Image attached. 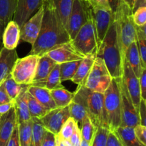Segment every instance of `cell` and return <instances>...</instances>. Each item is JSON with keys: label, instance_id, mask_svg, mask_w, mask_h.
I'll list each match as a JSON object with an SVG mask.
<instances>
[{"label": "cell", "instance_id": "cell-49", "mask_svg": "<svg viewBox=\"0 0 146 146\" xmlns=\"http://www.w3.org/2000/svg\"><path fill=\"white\" fill-rule=\"evenodd\" d=\"M11 101H12V100L9 97L8 94H7V92L4 89V83L2 82L1 84H0V104Z\"/></svg>", "mask_w": 146, "mask_h": 146}, {"label": "cell", "instance_id": "cell-35", "mask_svg": "<svg viewBox=\"0 0 146 146\" xmlns=\"http://www.w3.org/2000/svg\"><path fill=\"white\" fill-rule=\"evenodd\" d=\"M32 121V136L30 146H41L45 128L38 118H31Z\"/></svg>", "mask_w": 146, "mask_h": 146}, {"label": "cell", "instance_id": "cell-14", "mask_svg": "<svg viewBox=\"0 0 146 146\" xmlns=\"http://www.w3.org/2000/svg\"><path fill=\"white\" fill-rule=\"evenodd\" d=\"M45 55L48 56L58 64L68 62L82 60L84 57V55L76 50L71 41L56 46L46 53Z\"/></svg>", "mask_w": 146, "mask_h": 146}, {"label": "cell", "instance_id": "cell-57", "mask_svg": "<svg viewBox=\"0 0 146 146\" xmlns=\"http://www.w3.org/2000/svg\"><path fill=\"white\" fill-rule=\"evenodd\" d=\"M0 117H1V115H0Z\"/></svg>", "mask_w": 146, "mask_h": 146}, {"label": "cell", "instance_id": "cell-43", "mask_svg": "<svg viewBox=\"0 0 146 146\" xmlns=\"http://www.w3.org/2000/svg\"><path fill=\"white\" fill-rule=\"evenodd\" d=\"M134 132L140 142L146 146V126L138 125L134 127Z\"/></svg>", "mask_w": 146, "mask_h": 146}, {"label": "cell", "instance_id": "cell-27", "mask_svg": "<svg viewBox=\"0 0 146 146\" xmlns=\"http://www.w3.org/2000/svg\"><path fill=\"white\" fill-rule=\"evenodd\" d=\"M56 64V63L55 62L53 61L51 58L45 54L39 57L35 76H34L32 83L41 81L46 79V77L49 74Z\"/></svg>", "mask_w": 146, "mask_h": 146}, {"label": "cell", "instance_id": "cell-7", "mask_svg": "<svg viewBox=\"0 0 146 146\" xmlns=\"http://www.w3.org/2000/svg\"><path fill=\"white\" fill-rule=\"evenodd\" d=\"M112 79L102 59L96 57L83 85L92 92L104 93L111 84Z\"/></svg>", "mask_w": 146, "mask_h": 146}, {"label": "cell", "instance_id": "cell-58", "mask_svg": "<svg viewBox=\"0 0 146 146\" xmlns=\"http://www.w3.org/2000/svg\"></svg>", "mask_w": 146, "mask_h": 146}, {"label": "cell", "instance_id": "cell-8", "mask_svg": "<svg viewBox=\"0 0 146 146\" xmlns=\"http://www.w3.org/2000/svg\"><path fill=\"white\" fill-rule=\"evenodd\" d=\"M38 60L39 56L35 54L17 59L11 72L14 81L20 84L30 85L34 80Z\"/></svg>", "mask_w": 146, "mask_h": 146}, {"label": "cell", "instance_id": "cell-44", "mask_svg": "<svg viewBox=\"0 0 146 146\" xmlns=\"http://www.w3.org/2000/svg\"><path fill=\"white\" fill-rule=\"evenodd\" d=\"M82 138H81V131L78 125H77L75 127L74 133L71 136L69 139V142L71 143V146H80L81 145V142Z\"/></svg>", "mask_w": 146, "mask_h": 146}, {"label": "cell", "instance_id": "cell-47", "mask_svg": "<svg viewBox=\"0 0 146 146\" xmlns=\"http://www.w3.org/2000/svg\"><path fill=\"white\" fill-rule=\"evenodd\" d=\"M106 146H123L118 136L116 135L114 131L110 130L108 133V140H107Z\"/></svg>", "mask_w": 146, "mask_h": 146}, {"label": "cell", "instance_id": "cell-6", "mask_svg": "<svg viewBox=\"0 0 146 146\" xmlns=\"http://www.w3.org/2000/svg\"><path fill=\"white\" fill-rule=\"evenodd\" d=\"M71 42L76 50L84 57L97 52L98 47L91 8L88 20L78 30L76 37Z\"/></svg>", "mask_w": 146, "mask_h": 146}, {"label": "cell", "instance_id": "cell-36", "mask_svg": "<svg viewBox=\"0 0 146 146\" xmlns=\"http://www.w3.org/2000/svg\"><path fill=\"white\" fill-rule=\"evenodd\" d=\"M3 83H4V89H5L9 97L11 100H14L19 94L24 86L25 85V84H20L16 82L11 74H9L7 77V79L3 82Z\"/></svg>", "mask_w": 146, "mask_h": 146}, {"label": "cell", "instance_id": "cell-39", "mask_svg": "<svg viewBox=\"0 0 146 146\" xmlns=\"http://www.w3.org/2000/svg\"><path fill=\"white\" fill-rule=\"evenodd\" d=\"M76 125V123L74 121V119L71 117H68V120L63 125L58 135L63 140H69L70 137L72 135Z\"/></svg>", "mask_w": 146, "mask_h": 146}, {"label": "cell", "instance_id": "cell-17", "mask_svg": "<svg viewBox=\"0 0 146 146\" xmlns=\"http://www.w3.org/2000/svg\"><path fill=\"white\" fill-rule=\"evenodd\" d=\"M17 125L14 107L0 117V146H6Z\"/></svg>", "mask_w": 146, "mask_h": 146}, {"label": "cell", "instance_id": "cell-51", "mask_svg": "<svg viewBox=\"0 0 146 146\" xmlns=\"http://www.w3.org/2000/svg\"><path fill=\"white\" fill-rule=\"evenodd\" d=\"M56 146H71L69 140L61 139L58 135H56Z\"/></svg>", "mask_w": 146, "mask_h": 146}, {"label": "cell", "instance_id": "cell-22", "mask_svg": "<svg viewBox=\"0 0 146 146\" xmlns=\"http://www.w3.org/2000/svg\"><path fill=\"white\" fill-rule=\"evenodd\" d=\"M27 91L44 107L51 110L56 108L55 102L52 99L50 91L44 87L29 85Z\"/></svg>", "mask_w": 146, "mask_h": 146}, {"label": "cell", "instance_id": "cell-41", "mask_svg": "<svg viewBox=\"0 0 146 146\" xmlns=\"http://www.w3.org/2000/svg\"><path fill=\"white\" fill-rule=\"evenodd\" d=\"M91 9H112L109 0H84Z\"/></svg>", "mask_w": 146, "mask_h": 146}, {"label": "cell", "instance_id": "cell-10", "mask_svg": "<svg viewBox=\"0 0 146 146\" xmlns=\"http://www.w3.org/2000/svg\"><path fill=\"white\" fill-rule=\"evenodd\" d=\"M90 10L91 7L84 0H74L66 25L67 32L71 41L74 40L78 30L87 21Z\"/></svg>", "mask_w": 146, "mask_h": 146}, {"label": "cell", "instance_id": "cell-45", "mask_svg": "<svg viewBox=\"0 0 146 146\" xmlns=\"http://www.w3.org/2000/svg\"><path fill=\"white\" fill-rule=\"evenodd\" d=\"M141 99L146 100V68H143L139 77Z\"/></svg>", "mask_w": 146, "mask_h": 146}, {"label": "cell", "instance_id": "cell-1", "mask_svg": "<svg viewBox=\"0 0 146 146\" xmlns=\"http://www.w3.org/2000/svg\"><path fill=\"white\" fill-rule=\"evenodd\" d=\"M44 16L39 34L29 54L39 57L59 44L71 41L66 27L57 14L52 0H44Z\"/></svg>", "mask_w": 146, "mask_h": 146}, {"label": "cell", "instance_id": "cell-13", "mask_svg": "<svg viewBox=\"0 0 146 146\" xmlns=\"http://www.w3.org/2000/svg\"><path fill=\"white\" fill-rule=\"evenodd\" d=\"M93 20L96 37L97 47H99L104 37L106 34L110 25L113 21L114 11L112 9H91Z\"/></svg>", "mask_w": 146, "mask_h": 146}, {"label": "cell", "instance_id": "cell-12", "mask_svg": "<svg viewBox=\"0 0 146 146\" xmlns=\"http://www.w3.org/2000/svg\"><path fill=\"white\" fill-rule=\"evenodd\" d=\"M44 11V5L42 4L36 12L20 28V40L21 42L29 43L31 46L35 43L41 30Z\"/></svg>", "mask_w": 146, "mask_h": 146}, {"label": "cell", "instance_id": "cell-52", "mask_svg": "<svg viewBox=\"0 0 146 146\" xmlns=\"http://www.w3.org/2000/svg\"><path fill=\"white\" fill-rule=\"evenodd\" d=\"M143 7H146V0H135L132 9L133 12H134L138 8H141Z\"/></svg>", "mask_w": 146, "mask_h": 146}, {"label": "cell", "instance_id": "cell-25", "mask_svg": "<svg viewBox=\"0 0 146 146\" xmlns=\"http://www.w3.org/2000/svg\"><path fill=\"white\" fill-rule=\"evenodd\" d=\"M30 85L44 87V88L47 89L48 90H54V89L60 88V87H64L61 84V79H60L59 64H56L54 68H53V70L51 71V72L49 73V74L44 80L33 82Z\"/></svg>", "mask_w": 146, "mask_h": 146}, {"label": "cell", "instance_id": "cell-34", "mask_svg": "<svg viewBox=\"0 0 146 146\" xmlns=\"http://www.w3.org/2000/svg\"><path fill=\"white\" fill-rule=\"evenodd\" d=\"M81 60L68 62L60 64V79L61 82L66 80H71L76 72Z\"/></svg>", "mask_w": 146, "mask_h": 146}, {"label": "cell", "instance_id": "cell-53", "mask_svg": "<svg viewBox=\"0 0 146 146\" xmlns=\"http://www.w3.org/2000/svg\"><path fill=\"white\" fill-rule=\"evenodd\" d=\"M6 25L3 23V21L0 19V40H1L3 35V32H4V30L5 29Z\"/></svg>", "mask_w": 146, "mask_h": 146}, {"label": "cell", "instance_id": "cell-16", "mask_svg": "<svg viewBox=\"0 0 146 146\" xmlns=\"http://www.w3.org/2000/svg\"><path fill=\"white\" fill-rule=\"evenodd\" d=\"M122 77L133 103L138 111L140 102L141 100L139 79L136 77L126 60H124Z\"/></svg>", "mask_w": 146, "mask_h": 146}, {"label": "cell", "instance_id": "cell-28", "mask_svg": "<svg viewBox=\"0 0 146 146\" xmlns=\"http://www.w3.org/2000/svg\"><path fill=\"white\" fill-rule=\"evenodd\" d=\"M56 107H64L69 105L74 97V92H71L64 87L49 90Z\"/></svg>", "mask_w": 146, "mask_h": 146}, {"label": "cell", "instance_id": "cell-54", "mask_svg": "<svg viewBox=\"0 0 146 146\" xmlns=\"http://www.w3.org/2000/svg\"><path fill=\"white\" fill-rule=\"evenodd\" d=\"M131 9H133V7L134 3H135V0H123Z\"/></svg>", "mask_w": 146, "mask_h": 146}, {"label": "cell", "instance_id": "cell-2", "mask_svg": "<svg viewBox=\"0 0 146 146\" xmlns=\"http://www.w3.org/2000/svg\"><path fill=\"white\" fill-rule=\"evenodd\" d=\"M96 57L102 59L112 78L122 77L125 57L121 51L114 21L98 48Z\"/></svg>", "mask_w": 146, "mask_h": 146}, {"label": "cell", "instance_id": "cell-46", "mask_svg": "<svg viewBox=\"0 0 146 146\" xmlns=\"http://www.w3.org/2000/svg\"><path fill=\"white\" fill-rule=\"evenodd\" d=\"M138 115L140 119V125L146 126V100L141 99L138 108Z\"/></svg>", "mask_w": 146, "mask_h": 146}, {"label": "cell", "instance_id": "cell-19", "mask_svg": "<svg viewBox=\"0 0 146 146\" xmlns=\"http://www.w3.org/2000/svg\"><path fill=\"white\" fill-rule=\"evenodd\" d=\"M3 47L7 50H15L20 41V28L18 24L11 20L7 23L3 32Z\"/></svg>", "mask_w": 146, "mask_h": 146}, {"label": "cell", "instance_id": "cell-37", "mask_svg": "<svg viewBox=\"0 0 146 146\" xmlns=\"http://www.w3.org/2000/svg\"><path fill=\"white\" fill-rule=\"evenodd\" d=\"M110 130L106 127L99 126L96 127L91 142V146H106Z\"/></svg>", "mask_w": 146, "mask_h": 146}, {"label": "cell", "instance_id": "cell-18", "mask_svg": "<svg viewBox=\"0 0 146 146\" xmlns=\"http://www.w3.org/2000/svg\"><path fill=\"white\" fill-rule=\"evenodd\" d=\"M15 50H7L4 47L0 51V84L11 74V70L18 59Z\"/></svg>", "mask_w": 146, "mask_h": 146}, {"label": "cell", "instance_id": "cell-32", "mask_svg": "<svg viewBox=\"0 0 146 146\" xmlns=\"http://www.w3.org/2000/svg\"><path fill=\"white\" fill-rule=\"evenodd\" d=\"M17 0H0V19L5 25L12 20Z\"/></svg>", "mask_w": 146, "mask_h": 146}, {"label": "cell", "instance_id": "cell-29", "mask_svg": "<svg viewBox=\"0 0 146 146\" xmlns=\"http://www.w3.org/2000/svg\"><path fill=\"white\" fill-rule=\"evenodd\" d=\"M74 1V0H52L57 14H58V17L61 19L66 29L70 14L72 10Z\"/></svg>", "mask_w": 146, "mask_h": 146}, {"label": "cell", "instance_id": "cell-24", "mask_svg": "<svg viewBox=\"0 0 146 146\" xmlns=\"http://www.w3.org/2000/svg\"><path fill=\"white\" fill-rule=\"evenodd\" d=\"M70 117H72L78 125L81 126L83 122L88 117L85 104L77 94L74 92L72 102L69 104Z\"/></svg>", "mask_w": 146, "mask_h": 146}, {"label": "cell", "instance_id": "cell-15", "mask_svg": "<svg viewBox=\"0 0 146 146\" xmlns=\"http://www.w3.org/2000/svg\"><path fill=\"white\" fill-rule=\"evenodd\" d=\"M44 0H17L12 20L19 28L41 7Z\"/></svg>", "mask_w": 146, "mask_h": 146}, {"label": "cell", "instance_id": "cell-9", "mask_svg": "<svg viewBox=\"0 0 146 146\" xmlns=\"http://www.w3.org/2000/svg\"><path fill=\"white\" fill-rule=\"evenodd\" d=\"M121 100V124L122 127H135L140 125L138 111L133 103L123 77L119 78Z\"/></svg>", "mask_w": 146, "mask_h": 146}, {"label": "cell", "instance_id": "cell-42", "mask_svg": "<svg viewBox=\"0 0 146 146\" xmlns=\"http://www.w3.org/2000/svg\"><path fill=\"white\" fill-rule=\"evenodd\" d=\"M41 146H56V135L45 130L41 142Z\"/></svg>", "mask_w": 146, "mask_h": 146}, {"label": "cell", "instance_id": "cell-20", "mask_svg": "<svg viewBox=\"0 0 146 146\" xmlns=\"http://www.w3.org/2000/svg\"><path fill=\"white\" fill-rule=\"evenodd\" d=\"M29 85H24L21 92L14 100V109L17 115V123H24L31 120L28 103H27V88Z\"/></svg>", "mask_w": 146, "mask_h": 146}, {"label": "cell", "instance_id": "cell-31", "mask_svg": "<svg viewBox=\"0 0 146 146\" xmlns=\"http://www.w3.org/2000/svg\"><path fill=\"white\" fill-rule=\"evenodd\" d=\"M19 146H30L32 136V121L17 123Z\"/></svg>", "mask_w": 146, "mask_h": 146}, {"label": "cell", "instance_id": "cell-23", "mask_svg": "<svg viewBox=\"0 0 146 146\" xmlns=\"http://www.w3.org/2000/svg\"><path fill=\"white\" fill-rule=\"evenodd\" d=\"M124 57H125V60H126V61L129 63L130 66L133 70L136 77L139 79L143 67L142 63H141V57H140L139 52H138L136 42H133L128 46L125 52Z\"/></svg>", "mask_w": 146, "mask_h": 146}, {"label": "cell", "instance_id": "cell-55", "mask_svg": "<svg viewBox=\"0 0 146 146\" xmlns=\"http://www.w3.org/2000/svg\"><path fill=\"white\" fill-rule=\"evenodd\" d=\"M80 146H91V143H89L88 141H86V140L82 139L81 142V145Z\"/></svg>", "mask_w": 146, "mask_h": 146}, {"label": "cell", "instance_id": "cell-40", "mask_svg": "<svg viewBox=\"0 0 146 146\" xmlns=\"http://www.w3.org/2000/svg\"><path fill=\"white\" fill-rule=\"evenodd\" d=\"M133 19L135 26L141 27L146 24V7L138 8L133 12Z\"/></svg>", "mask_w": 146, "mask_h": 146}, {"label": "cell", "instance_id": "cell-50", "mask_svg": "<svg viewBox=\"0 0 146 146\" xmlns=\"http://www.w3.org/2000/svg\"><path fill=\"white\" fill-rule=\"evenodd\" d=\"M14 106V101L12 100L11 102H9L3 103V104H0V115H2L5 114L7 112L9 111L11 108Z\"/></svg>", "mask_w": 146, "mask_h": 146}, {"label": "cell", "instance_id": "cell-48", "mask_svg": "<svg viewBox=\"0 0 146 146\" xmlns=\"http://www.w3.org/2000/svg\"><path fill=\"white\" fill-rule=\"evenodd\" d=\"M6 146H19V135H18V127L17 125H16L14 131H13L12 135L10 137L9 140L7 142Z\"/></svg>", "mask_w": 146, "mask_h": 146}, {"label": "cell", "instance_id": "cell-11", "mask_svg": "<svg viewBox=\"0 0 146 146\" xmlns=\"http://www.w3.org/2000/svg\"><path fill=\"white\" fill-rule=\"evenodd\" d=\"M68 117H70L69 105L49 110L39 120L45 130L56 135L59 133L63 125Z\"/></svg>", "mask_w": 146, "mask_h": 146}, {"label": "cell", "instance_id": "cell-5", "mask_svg": "<svg viewBox=\"0 0 146 146\" xmlns=\"http://www.w3.org/2000/svg\"><path fill=\"white\" fill-rule=\"evenodd\" d=\"M104 109L107 124L111 131H114L121 124V100L119 78H113L104 93Z\"/></svg>", "mask_w": 146, "mask_h": 146}, {"label": "cell", "instance_id": "cell-4", "mask_svg": "<svg viewBox=\"0 0 146 146\" xmlns=\"http://www.w3.org/2000/svg\"><path fill=\"white\" fill-rule=\"evenodd\" d=\"M85 104L88 117L96 127H108L106 115L104 109V93L92 92L83 84H78L74 92Z\"/></svg>", "mask_w": 146, "mask_h": 146}, {"label": "cell", "instance_id": "cell-21", "mask_svg": "<svg viewBox=\"0 0 146 146\" xmlns=\"http://www.w3.org/2000/svg\"><path fill=\"white\" fill-rule=\"evenodd\" d=\"M96 57V53H94L85 56L84 59L81 60L75 74L71 79L73 82L76 83L78 85L84 84V81L92 68Z\"/></svg>", "mask_w": 146, "mask_h": 146}, {"label": "cell", "instance_id": "cell-30", "mask_svg": "<svg viewBox=\"0 0 146 146\" xmlns=\"http://www.w3.org/2000/svg\"><path fill=\"white\" fill-rule=\"evenodd\" d=\"M136 42L138 52L141 57V63L143 68H146V24L141 27L135 26Z\"/></svg>", "mask_w": 146, "mask_h": 146}, {"label": "cell", "instance_id": "cell-26", "mask_svg": "<svg viewBox=\"0 0 146 146\" xmlns=\"http://www.w3.org/2000/svg\"><path fill=\"white\" fill-rule=\"evenodd\" d=\"M114 133L116 134L123 146H145L137 138L134 132V127L120 126Z\"/></svg>", "mask_w": 146, "mask_h": 146}, {"label": "cell", "instance_id": "cell-56", "mask_svg": "<svg viewBox=\"0 0 146 146\" xmlns=\"http://www.w3.org/2000/svg\"><path fill=\"white\" fill-rule=\"evenodd\" d=\"M3 47V44H2V41H1V40H0V51H1V48Z\"/></svg>", "mask_w": 146, "mask_h": 146}, {"label": "cell", "instance_id": "cell-33", "mask_svg": "<svg viewBox=\"0 0 146 146\" xmlns=\"http://www.w3.org/2000/svg\"><path fill=\"white\" fill-rule=\"evenodd\" d=\"M27 103L31 118L41 119L49 111V110L44 107L29 92L27 93Z\"/></svg>", "mask_w": 146, "mask_h": 146}, {"label": "cell", "instance_id": "cell-3", "mask_svg": "<svg viewBox=\"0 0 146 146\" xmlns=\"http://www.w3.org/2000/svg\"><path fill=\"white\" fill-rule=\"evenodd\" d=\"M113 11V21L116 26L121 51L124 55L128 46L136 39V29L133 19V11L123 0H117L116 7Z\"/></svg>", "mask_w": 146, "mask_h": 146}, {"label": "cell", "instance_id": "cell-38", "mask_svg": "<svg viewBox=\"0 0 146 146\" xmlns=\"http://www.w3.org/2000/svg\"><path fill=\"white\" fill-rule=\"evenodd\" d=\"M96 127L93 125L88 117H87L83 122L82 124L81 125L80 131H81V138L86 141L91 143L94 133L96 131Z\"/></svg>", "mask_w": 146, "mask_h": 146}]
</instances>
